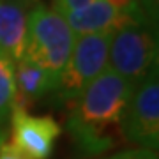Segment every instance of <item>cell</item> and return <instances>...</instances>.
Wrapping results in <instances>:
<instances>
[{"instance_id": "obj_1", "label": "cell", "mask_w": 159, "mask_h": 159, "mask_svg": "<svg viewBox=\"0 0 159 159\" xmlns=\"http://www.w3.org/2000/svg\"><path fill=\"white\" fill-rule=\"evenodd\" d=\"M133 89L129 81L106 69L71 104L67 131L81 152L101 156L124 140L122 120Z\"/></svg>"}, {"instance_id": "obj_2", "label": "cell", "mask_w": 159, "mask_h": 159, "mask_svg": "<svg viewBox=\"0 0 159 159\" xmlns=\"http://www.w3.org/2000/svg\"><path fill=\"white\" fill-rule=\"evenodd\" d=\"M74 41L76 35L67 25L66 18L53 7L39 4L30 9L23 58L41 66L60 80V74L73 51Z\"/></svg>"}, {"instance_id": "obj_3", "label": "cell", "mask_w": 159, "mask_h": 159, "mask_svg": "<svg viewBox=\"0 0 159 159\" xmlns=\"http://www.w3.org/2000/svg\"><path fill=\"white\" fill-rule=\"evenodd\" d=\"M157 29L150 25H129L110 35L108 69L134 87L157 67Z\"/></svg>"}, {"instance_id": "obj_4", "label": "cell", "mask_w": 159, "mask_h": 159, "mask_svg": "<svg viewBox=\"0 0 159 159\" xmlns=\"http://www.w3.org/2000/svg\"><path fill=\"white\" fill-rule=\"evenodd\" d=\"M110 35H80L64 67L57 87L62 102L73 104L96 78L108 69Z\"/></svg>"}, {"instance_id": "obj_5", "label": "cell", "mask_w": 159, "mask_h": 159, "mask_svg": "<svg viewBox=\"0 0 159 159\" xmlns=\"http://www.w3.org/2000/svg\"><path fill=\"white\" fill-rule=\"evenodd\" d=\"M124 140L140 148H159V73L152 69L134 85L122 120Z\"/></svg>"}, {"instance_id": "obj_6", "label": "cell", "mask_w": 159, "mask_h": 159, "mask_svg": "<svg viewBox=\"0 0 159 159\" xmlns=\"http://www.w3.org/2000/svg\"><path fill=\"white\" fill-rule=\"evenodd\" d=\"M9 142L29 159H50L62 127L48 115H32L29 110L12 106L9 115Z\"/></svg>"}, {"instance_id": "obj_7", "label": "cell", "mask_w": 159, "mask_h": 159, "mask_svg": "<svg viewBox=\"0 0 159 159\" xmlns=\"http://www.w3.org/2000/svg\"><path fill=\"white\" fill-rule=\"evenodd\" d=\"M66 21L76 37L80 35H111L113 32L129 25H145L134 18L120 14L106 0H94L78 11L66 14ZM152 27V25H150Z\"/></svg>"}, {"instance_id": "obj_8", "label": "cell", "mask_w": 159, "mask_h": 159, "mask_svg": "<svg viewBox=\"0 0 159 159\" xmlns=\"http://www.w3.org/2000/svg\"><path fill=\"white\" fill-rule=\"evenodd\" d=\"M30 9L14 0H0V51L11 62L25 55Z\"/></svg>"}, {"instance_id": "obj_9", "label": "cell", "mask_w": 159, "mask_h": 159, "mask_svg": "<svg viewBox=\"0 0 159 159\" xmlns=\"http://www.w3.org/2000/svg\"><path fill=\"white\" fill-rule=\"evenodd\" d=\"M14 83H16L14 106L29 110L32 102L57 90L58 80L41 66L27 58H21L20 62L14 64Z\"/></svg>"}, {"instance_id": "obj_10", "label": "cell", "mask_w": 159, "mask_h": 159, "mask_svg": "<svg viewBox=\"0 0 159 159\" xmlns=\"http://www.w3.org/2000/svg\"><path fill=\"white\" fill-rule=\"evenodd\" d=\"M14 99H16L14 62H11L0 51V127L9 120Z\"/></svg>"}, {"instance_id": "obj_11", "label": "cell", "mask_w": 159, "mask_h": 159, "mask_svg": "<svg viewBox=\"0 0 159 159\" xmlns=\"http://www.w3.org/2000/svg\"><path fill=\"white\" fill-rule=\"evenodd\" d=\"M106 2L113 7L115 11H119L120 14H125V16L134 18V20L140 21V23L150 25V23H147V20L142 16V12H140V9H138V2L136 0H106Z\"/></svg>"}, {"instance_id": "obj_12", "label": "cell", "mask_w": 159, "mask_h": 159, "mask_svg": "<svg viewBox=\"0 0 159 159\" xmlns=\"http://www.w3.org/2000/svg\"><path fill=\"white\" fill-rule=\"evenodd\" d=\"M138 9L142 12V16L150 23L152 27L157 29V20H159V0H136Z\"/></svg>"}, {"instance_id": "obj_13", "label": "cell", "mask_w": 159, "mask_h": 159, "mask_svg": "<svg viewBox=\"0 0 159 159\" xmlns=\"http://www.w3.org/2000/svg\"><path fill=\"white\" fill-rule=\"evenodd\" d=\"M106 159H157V152L148 150V148H127V150H120Z\"/></svg>"}, {"instance_id": "obj_14", "label": "cell", "mask_w": 159, "mask_h": 159, "mask_svg": "<svg viewBox=\"0 0 159 159\" xmlns=\"http://www.w3.org/2000/svg\"><path fill=\"white\" fill-rule=\"evenodd\" d=\"M94 0H53V9L57 12H60L62 16L69 14V12H74L81 9V7L92 4Z\"/></svg>"}, {"instance_id": "obj_15", "label": "cell", "mask_w": 159, "mask_h": 159, "mask_svg": "<svg viewBox=\"0 0 159 159\" xmlns=\"http://www.w3.org/2000/svg\"><path fill=\"white\" fill-rule=\"evenodd\" d=\"M0 159H29L23 152H20L9 140L0 145Z\"/></svg>"}, {"instance_id": "obj_16", "label": "cell", "mask_w": 159, "mask_h": 159, "mask_svg": "<svg viewBox=\"0 0 159 159\" xmlns=\"http://www.w3.org/2000/svg\"><path fill=\"white\" fill-rule=\"evenodd\" d=\"M14 2L23 4V6L29 7V9H32V7H35V6H39V4H43V0H14Z\"/></svg>"}, {"instance_id": "obj_17", "label": "cell", "mask_w": 159, "mask_h": 159, "mask_svg": "<svg viewBox=\"0 0 159 159\" xmlns=\"http://www.w3.org/2000/svg\"><path fill=\"white\" fill-rule=\"evenodd\" d=\"M7 140V136H6V131L2 129V127H0V145H2V143L6 142Z\"/></svg>"}]
</instances>
